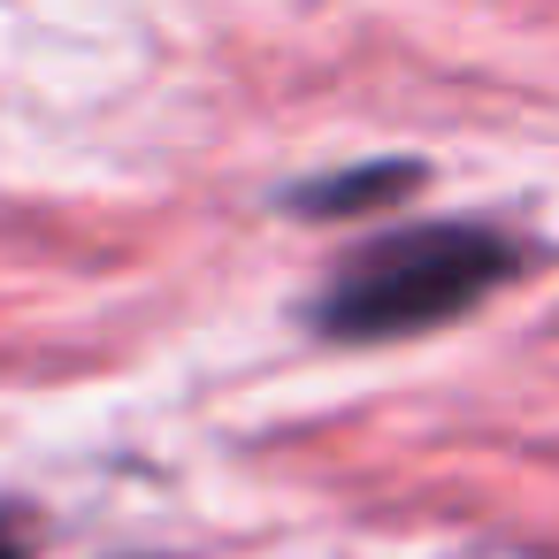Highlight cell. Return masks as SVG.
Wrapping results in <instances>:
<instances>
[{"label": "cell", "mask_w": 559, "mask_h": 559, "mask_svg": "<svg viewBox=\"0 0 559 559\" xmlns=\"http://www.w3.org/2000/svg\"><path fill=\"white\" fill-rule=\"evenodd\" d=\"M513 269L521 253L490 223H414V230L360 246L307 314L337 345H383V337H414V330H437L483 307Z\"/></svg>", "instance_id": "6da1fadb"}, {"label": "cell", "mask_w": 559, "mask_h": 559, "mask_svg": "<svg viewBox=\"0 0 559 559\" xmlns=\"http://www.w3.org/2000/svg\"><path fill=\"white\" fill-rule=\"evenodd\" d=\"M414 185H421L414 162H368V169H353V177L307 185V192H299V215H360V207H383L391 192H414Z\"/></svg>", "instance_id": "7a4b0ae2"}, {"label": "cell", "mask_w": 559, "mask_h": 559, "mask_svg": "<svg viewBox=\"0 0 559 559\" xmlns=\"http://www.w3.org/2000/svg\"><path fill=\"white\" fill-rule=\"evenodd\" d=\"M0 559H32V544H24V528L0 513Z\"/></svg>", "instance_id": "3957f363"}]
</instances>
